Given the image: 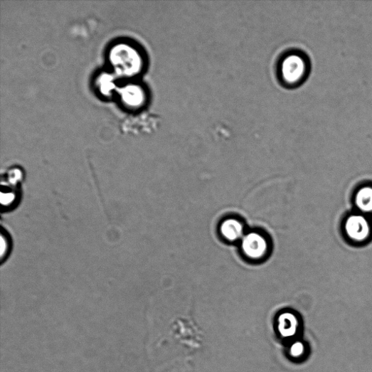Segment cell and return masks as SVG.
Wrapping results in <instances>:
<instances>
[{
    "label": "cell",
    "instance_id": "obj_6",
    "mask_svg": "<svg viewBox=\"0 0 372 372\" xmlns=\"http://www.w3.org/2000/svg\"><path fill=\"white\" fill-rule=\"evenodd\" d=\"M220 231L225 240L233 243L243 240L245 235V226L238 219L228 218L220 224Z\"/></svg>",
    "mask_w": 372,
    "mask_h": 372
},
{
    "label": "cell",
    "instance_id": "obj_7",
    "mask_svg": "<svg viewBox=\"0 0 372 372\" xmlns=\"http://www.w3.org/2000/svg\"><path fill=\"white\" fill-rule=\"evenodd\" d=\"M354 204L358 213L365 216L372 214V186H363L357 190Z\"/></svg>",
    "mask_w": 372,
    "mask_h": 372
},
{
    "label": "cell",
    "instance_id": "obj_3",
    "mask_svg": "<svg viewBox=\"0 0 372 372\" xmlns=\"http://www.w3.org/2000/svg\"><path fill=\"white\" fill-rule=\"evenodd\" d=\"M346 238L354 244L366 243L372 236V223L367 216L360 213L350 215L344 224Z\"/></svg>",
    "mask_w": 372,
    "mask_h": 372
},
{
    "label": "cell",
    "instance_id": "obj_1",
    "mask_svg": "<svg viewBox=\"0 0 372 372\" xmlns=\"http://www.w3.org/2000/svg\"><path fill=\"white\" fill-rule=\"evenodd\" d=\"M310 61L306 54L300 51L287 53L280 59L278 75L284 86L294 88L305 82L310 73Z\"/></svg>",
    "mask_w": 372,
    "mask_h": 372
},
{
    "label": "cell",
    "instance_id": "obj_8",
    "mask_svg": "<svg viewBox=\"0 0 372 372\" xmlns=\"http://www.w3.org/2000/svg\"><path fill=\"white\" fill-rule=\"evenodd\" d=\"M298 325L297 317L291 312L282 313L278 317V331L284 338L292 337L297 333Z\"/></svg>",
    "mask_w": 372,
    "mask_h": 372
},
{
    "label": "cell",
    "instance_id": "obj_4",
    "mask_svg": "<svg viewBox=\"0 0 372 372\" xmlns=\"http://www.w3.org/2000/svg\"><path fill=\"white\" fill-rule=\"evenodd\" d=\"M241 248L247 258L253 261H260L267 256L269 244L262 234L251 232L244 235Z\"/></svg>",
    "mask_w": 372,
    "mask_h": 372
},
{
    "label": "cell",
    "instance_id": "obj_5",
    "mask_svg": "<svg viewBox=\"0 0 372 372\" xmlns=\"http://www.w3.org/2000/svg\"><path fill=\"white\" fill-rule=\"evenodd\" d=\"M120 102L130 109L142 107L147 100L145 88L137 84H129L117 90Z\"/></svg>",
    "mask_w": 372,
    "mask_h": 372
},
{
    "label": "cell",
    "instance_id": "obj_2",
    "mask_svg": "<svg viewBox=\"0 0 372 372\" xmlns=\"http://www.w3.org/2000/svg\"><path fill=\"white\" fill-rule=\"evenodd\" d=\"M109 60L115 73L124 78L139 75L144 66L142 53L127 43H119L113 46L110 52Z\"/></svg>",
    "mask_w": 372,
    "mask_h": 372
},
{
    "label": "cell",
    "instance_id": "obj_10",
    "mask_svg": "<svg viewBox=\"0 0 372 372\" xmlns=\"http://www.w3.org/2000/svg\"><path fill=\"white\" fill-rule=\"evenodd\" d=\"M305 353V346L300 342L293 343L289 349V354L293 358H299Z\"/></svg>",
    "mask_w": 372,
    "mask_h": 372
},
{
    "label": "cell",
    "instance_id": "obj_9",
    "mask_svg": "<svg viewBox=\"0 0 372 372\" xmlns=\"http://www.w3.org/2000/svg\"><path fill=\"white\" fill-rule=\"evenodd\" d=\"M98 82H100L101 92H105L106 95H111L115 90L114 81L110 75H101Z\"/></svg>",
    "mask_w": 372,
    "mask_h": 372
}]
</instances>
